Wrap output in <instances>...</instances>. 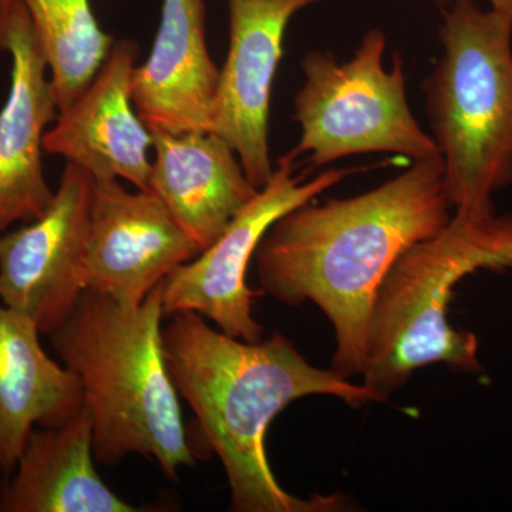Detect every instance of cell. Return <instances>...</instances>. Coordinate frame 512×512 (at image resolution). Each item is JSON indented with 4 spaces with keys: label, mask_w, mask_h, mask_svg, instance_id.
Wrapping results in <instances>:
<instances>
[{
    "label": "cell",
    "mask_w": 512,
    "mask_h": 512,
    "mask_svg": "<svg viewBox=\"0 0 512 512\" xmlns=\"http://www.w3.org/2000/svg\"><path fill=\"white\" fill-rule=\"evenodd\" d=\"M440 157L373 190L278 218L255 252L262 291L286 305L313 302L335 329L332 369L363 375L377 293L399 256L451 218Z\"/></svg>",
    "instance_id": "obj_1"
},
{
    "label": "cell",
    "mask_w": 512,
    "mask_h": 512,
    "mask_svg": "<svg viewBox=\"0 0 512 512\" xmlns=\"http://www.w3.org/2000/svg\"><path fill=\"white\" fill-rule=\"evenodd\" d=\"M168 372L220 458L238 512L338 510V497L302 500L276 480L268 457V427L285 407L306 396H332L350 407L384 403L365 383L319 369L275 333L259 342L212 329L195 312H177L163 328Z\"/></svg>",
    "instance_id": "obj_2"
},
{
    "label": "cell",
    "mask_w": 512,
    "mask_h": 512,
    "mask_svg": "<svg viewBox=\"0 0 512 512\" xmlns=\"http://www.w3.org/2000/svg\"><path fill=\"white\" fill-rule=\"evenodd\" d=\"M163 284L136 308L86 289L47 338L82 386L96 461L140 454L174 480L195 458L165 362Z\"/></svg>",
    "instance_id": "obj_3"
},
{
    "label": "cell",
    "mask_w": 512,
    "mask_h": 512,
    "mask_svg": "<svg viewBox=\"0 0 512 512\" xmlns=\"http://www.w3.org/2000/svg\"><path fill=\"white\" fill-rule=\"evenodd\" d=\"M477 271H512V214L456 210L394 262L377 293L362 375L384 402L420 367L481 372L476 336L447 320L454 288Z\"/></svg>",
    "instance_id": "obj_4"
},
{
    "label": "cell",
    "mask_w": 512,
    "mask_h": 512,
    "mask_svg": "<svg viewBox=\"0 0 512 512\" xmlns=\"http://www.w3.org/2000/svg\"><path fill=\"white\" fill-rule=\"evenodd\" d=\"M439 40L423 92L448 201L454 210L493 207L512 185V25L474 0H453Z\"/></svg>",
    "instance_id": "obj_5"
},
{
    "label": "cell",
    "mask_w": 512,
    "mask_h": 512,
    "mask_svg": "<svg viewBox=\"0 0 512 512\" xmlns=\"http://www.w3.org/2000/svg\"><path fill=\"white\" fill-rule=\"evenodd\" d=\"M386 47L383 30L370 29L345 62L326 50L305 53L293 99L301 137L286 157H306L315 168L360 154H396L413 163L440 157L410 109L402 56L394 53L387 69Z\"/></svg>",
    "instance_id": "obj_6"
},
{
    "label": "cell",
    "mask_w": 512,
    "mask_h": 512,
    "mask_svg": "<svg viewBox=\"0 0 512 512\" xmlns=\"http://www.w3.org/2000/svg\"><path fill=\"white\" fill-rule=\"evenodd\" d=\"M296 161L282 157L271 180L232 220L214 244L190 262L177 266L163 284L164 316L195 312L225 335L259 342L264 328L254 316V293L247 271L259 242L278 218L342 183L357 168H329L306 180Z\"/></svg>",
    "instance_id": "obj_7"
},
{
    "label": "cell",
    "mask_w": 512,
    "mask_h": 512,
    "mask_svg": "<svg viewBox=\"0 0 512 512\" xmlns=\"http://www.w3.org/2000/svg\"><path fill=\"white\" fill-rule=\"evenodd\" d=\"M94 177L66 163L45 214L0 235V301L43 335L62 325L86 291L84 255Z\"/></svg>",
    "instance_id": "obj_8"
},
{
    "label": "cell",
    "mask_w": 512,
    "mask_h": 512,
    "mask_svg": "<svg viewBox=\"0 0 512 512\" xmlns=\"http://www.w3.org/2000/svg\"><path fill=\"white\" fill-rule=\"evenodd\" d=\"M325 0H227L229 47L220 69L210 133L227 141L261 190L274 174L269 109L286 29L301 10Z\"/></svg>",
    "instance_id": "obj_9"
},
{
    "label": "cell",
    "mask_w": 512,
    "mask_h": 512,
    "mask_svg": "<svg viewBox=\"0 0 512 512\" xmlns=\"http://www.w3.org/2000/svg\"><path fill=\"white\" fill-rule=\"evenodd\" d=\"M201 254L160 198L94 178L84 255L87 289L136 308L177 266Z\"/></svg>",
    "instance_id": "obj_10"
},
{
    "label": "cell",
    "mask_w": 512,
    "mask_h": 512,
    "mask_svg": "<svg viewBox=\"0 0 512 512\" xmlns=\"http://www.w3.org/2000/svg\"><path fill=\"white\" fill-rule=\"evenodd\" d=\"M0 52L10 89L0 110V235L45 214L55 191L43 168L47 126L59 116L49 64L22 0H0Z\"/></svg>",
    "instance_id": "obj_11"
},
{
    "label": "cell",
    "mask_w": 512,
    "mask_h": 512,
    "mask_svg": "<svg viewBox=\"0 0 512 512\" xmlns=\"http://www.w3.org/2000/svg\"><path fill=\"white\" fill-rule=\"evenodd\" d=\"M138 55L136 40H116L86 92L47 130L43 148L96 180L117 178L147 191L153 137L131 100Z\"/></svg>",
    "instance_id": "obj_12"
},
{
    "label": "cell",
    "mask_w": 512,
    "mask_h": 512,
    "mask_svg": "<svg viewBox=\"0 0 512 512\" xmlns=\"http://www.w3.org/2000/svg\"><path fill=\"white\" fill-rule=\"evenodd\" d=\"M220 67L207 45L205 0H163L147 62L138 64L131 100L148 128L210 133Z\"/></svg>",
    "instance_id": "obj_13"
},
{
    "label": "cell",
    "mask_w": 512,
    "mask_h": 512,
    "mask_svg": "<svg viewBox=\"0 0 512 512\" xmlns=\"http://www.w3.org/2000/svg\"><path fill=\"white\" fill-rule=\"evenodd\" d=\"M154 160L147 191L160 198L201 252L258 194L227 141L207 131L150 128Z\"/></svg>",
    "instance_id": "obj_14"
},
{
    "label": "cell",
    "mask_w": 512,
    "mask_h": 512,
    "mask_svg": "<svg viewBox=\"0 0 512 512\" xmlns=\"http://www.w3.org/2000/svg\"><path fill=\"white\" fill-rule=\"evenodd\" d=\"M86 407L57 426L36 427L18 463L0 483V512H137L94 467Z\"/></svg>",
    "instance_id": "obj_15"
},
{
    "label": "cell",
    "mask_w": 512,
    "mask_h": 512,
    "mask_svg": "<svg viewBox=\"0 0 512 512\" xmlns=\"http://www.w3.org/2000/svg\"><path fill=\"white\" fill-rule=\"evenodd\" d=\"M40 329L0 301V476L12 473L36 427L62 424L83 407L79 379L47 355Z\"/></svg>",
    "instance_id": "obj_16"
},
{
    "label": "cell",
    "mask_w": 512,
    "mask_h": 512,
    "mask_svg": "<svg viewBox=\"0 0 512 512\" xmlns=\"http://www.w3.org/2000/svg\"><path fill=\"white\" fill-rule=\"evenodd\" d=\"M49 64L57 107L69 109L93 82L113 47L92 0H22Z\"/></svg>",
    "instance_id": "obj_17"
},
{
    "label": "cell",
    "mask_w": 512,
    "mask_h": 512,
    "mask_svg": "<svg viewBox=\"0 0 512 512\" xmlns=\"http://www.w3.org/2000/svg\"><path fill=\"white\" fill-rule=\"evenodd\" d=\"M488 3H490V9L510 20L512 25V0H488Z\"/></svg>",
    "instance_id": "obj_18"
}]
</instances>
